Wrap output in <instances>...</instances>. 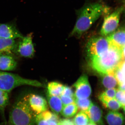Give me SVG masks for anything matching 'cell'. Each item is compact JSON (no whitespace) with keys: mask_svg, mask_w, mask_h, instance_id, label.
I'll return each instance as SVG.
<instances>
[{"mask_svg":"<svg viewBox=\"0 0 125 125\" xmlns=\"http://www.w3.org/2000/svg\"><path fill=\"white\" fill-rule=\"evenodd\" d=\"M21 39L18 45H16L15 50H16L17 53L20 56L32 58L35 52L32 34L30 33Z\"/></svg>","mask_w":125,"mask_h":125,"instance_id":"ba28073f","label":"cell"},{"mask_svg":"<svg viewBox=\"0 0 125 125\" xmlns=\"http://www.w3.org/2000/svg\"><path fill=\"white\" fill-rule=\"evenodd\" d=\"M84 113L89 118L90 121L98 125H103V112L98 105L92 103L89 108Z\"/></svg>","mask_w":125,"mask_h":125,"instance_id":"7c38bea8","label":"cell"},{"mask_svg":"<svg viewBox=\"0 0 125 125\" xmlns=\"http://www.w3.org/2000/svg\"><path fill=\"white\" fill-rule=\"evenodd\" d=\"M59 121L55 120H50L48 121L49 125H58Z\"/></svg>","mask_w":125,"mask_h":125,"instance_id":"4dcf8cb0","label":"cell"},{"mask_svg":"<svg viewBox=\"0 0 125 125\" xmlns=\"http://www.w3.org/2000/svg\"><path fill=\"white\" fill-rule=\"evenodd\" d=\"M111 46L122 49L125 46V29L114 31L107 37Z\"/></svg>","mask_w":125,"mask_h":125,"instance_id":"30bf717a","label":"cell"},{"mask_svg":"<svg viewBox=\"0 0 125 125\" xmlns=\"http://www.w3.org/2000/svg\"><path fill=\"white\" fill-rule=\"evenodd\" d=\"M17 66V62L11 56L7 54H0V70L11 71Z\"/></svg>","mask_w":125,"mask_h":125,"instance_id":"5bb4252c","label":"cell"},{"mask_svg":"<svg viewBox=\"0 0 125 125\" xmlns=\"http://www.w3.org/2000/svg\"><path fill=\"white\" fill-rule=\"evenodd\" d=\"M60 97L62 102L63 107L75 102V97H72L63 95H61Z\"/></svg>","mask_w":125,"mask_h":125,"instance_id":"4316f807","label":"cell"},{"mask_svg":"<svg viewBox=\"0 0 125 125\" xmlns=\"http://www.w3.org/2000/svg\"><path fill=\"white\" fill-rule=\"evenodd\" d=\"M123 11L125 12V0H124V6H123Z\"/></svg>","mask_w":125,"mask_h":125,"instance_id":"d590c367","label":"cell"},{"mask_svg":"<svg viewBox=\"0 0 125 125\" xmlns=\"http://www.w3.org/2000/svg\"><path fill=\"white\" fill-rule=\"evenodd\" d=\"M22 85L43 87L42 84L38 81L22 78L17 74L0 71V89L9 93Z\"/></svg>","mask_w":125,"mask_h":125,"instance_id":"277c9868","label":"cell"},{"mask_svg":"<svg viewBox=\"0 0 125 125\" xmlns=\"http://www.w3.org/2000/svg\"><path fill=\"white\" fill-rule=\"evenodd\" d=\"M9 93L0 89V110L4 111L9 103Z\"/></svg>","mask_w":125,"mask_h":125,"instance_id":"603a6c76","label":"cell"},{"mask_svg":"<svg viewBox=\"0 0 125 125\" xmlns=\"http://www.w3.org/2000/svg\"><path fill=\"white\" fill-rule=\"evenodd\" d=\"M75 89V97L78 99L89 98L92 93V89L88 77L83 75L78 79L74 84Z\"/></svg>","mask_w":125,"mask_h":125,"instance_id":"9c48e42d","label":"cell"},{"mask_svg":"<svg viewBox=\"0 0 125 125\" xmlns=\"http://www.w3.org/2000/svg\"><path fill=\"white\" fill-rule=\"evenodd\" d=\"M123 108V110H124V113H125V107Z\"/></svg>","mask_w":125,"mask_h":125,"instance_id":"8d00e7d4","label":"cell"},{"mask_svg":"<svg viewBox=\"0 0 125 125\" xmlns=\"http://www.w3.org/2000/svg\"><path fill=\"white\" fill-rule=\"evenodd\" d=\"M78 110L76 104L74 103L63 106L61 113L65 117L70 118L76 114Z\"/></svg>","mask_w":125,"mask_h":125,"instance_id":"ffe728a7","label":"cell"},{"mask_svg":"<svg viewBox=\"0 0 125 125\" xmlns=\"http://www.w3.org/2000/svg\"><path fill=\"white\" fill-rule=\"evenodd\" d=\"M23 98L36 115L47 110L48 106L47 101L42 96L34 94H30Z\"/></svg>","mask_w":125,"mask_h":125,"instance_id":"52a82bcc","label":"cell"},{"mask_svg":"<svg viewBox=\"0 0 125 125\" xmlns=\"http://www.w3.org/2000/svg\"><path fill=\"white\" fill-rule=\"evenodd\" d=\"M36 122L37 125H49L48 121L43 118L40 114L37 116Z\"/></svg>","mask_w":125,"mask_h":125,"instance_id":"f1b7e54d","label":"cell"},{"mask_svg":"<svg viewBox=\"0 0 125 125\" xmlns=\"http://www.w3.org/2000/svg\"><path fill=\"white\" fill-rule=\"evenodd\" d=\"M75 103L80 112H84L88 109L92 103L89 98L78 99L75 98Z\"/></svg>","mask_w":125,"mask_h":125,"instance_id":"44dd1931","label":"cell"},{"mask_svg":"<svg viewBox=\"0 0 125 125\" xmlns=\"http://www.w3.org/2000/svg\"><path fill=\"white\" fill-rule=\"evenodd\" d=\"M16 46L15 39L0 38V54H11Z\"/></svg>","mask_w":125,"mask_h":125,"instance_id":"9a60e30c","label":"cell"},{"mask_svg":"<svg viewBox=\"0 0 125 125\" xmlns=\"http://www.w3.org/2000/svg\"><path fill=\"white\" fill-rule=\"evenodd\" d=\"M58 125H75L72 120L67 118L61 119L59 120Z\"/></svg>","mask_w":125,"mask_h":125,"instance_id":"f546056e","label":"cell"},{"mask_svg":"<svg viewBox=\"0 0 125 125\" xmlns=\"http://www.w3.org/2000/svg\"><path fill=\"white\" fill-rule=\"evenodd\" d=\"M105 118L109 125H124L125 123L124 115L117 111H109L106 114Z\"/></svg>","mask_w":125,"mask_h":125,"instance_id":"4fadbf2b","label":"cell"},{"mask_svg":"<svg viewBox=\"0 0 125 125\" xmlns=\"http://www.w3.org/2000/svg\"><path fill=\"white\" fill-rule=\"evenodd\" d=\"M123 11V6H121L105 17L100 31L102 36H108L115 31L118 27Z\"/></svg>","mask_w":125,"mask_h":125,"instance_id":"8992f818","label":"cell"},{"mask_svg":"<svg viewBox=\"0 0 125 125\" xmlns=\"http://www.w3.org/2000/svg\"><path fill=\"white\" fill-rule=\"evenodd\" d=\"M64 86L60 83L52 82L48 83L47 93L52 96L60 97L62 94Z\"/></svg>","mask_w":125,"mask_h":125,"instance_id":"e0dca14e","label":"cell"},{"mask_svg":"<svg viewBox=\"0 0 125 125\" xmlns=\"http://www.w3.org/2000/svg\"><path fill=\"white\" fill-rule=\"evenodd\" d=\"M102 75H103L102 82L103 85L106 88L108 89L114 88L118 84L114 73L105 74Z\"/></svg>","mask_w":125,"mask_h":125,"instance_id":"ac0fdd59","label":"cell"},{"mask_svg":"<svg viewBox=\"0 0 125 125\" xmlns=\"http://www.w3.org/2000/svg\"><path fill=\"white\" fill-rule=\"evenodd\" d=\"M37 116L23 98L16 103L9 114V125H34Z\"/></svg>","mask_w":125,"mask_h":125,"instance_id":"3957f363","label":"cell"},{"mask_svg":"<svg viewBox=\"0 0 125 125\" xmlns=\"http://www.w3.org/2000/svg\"><path fill=\"white\" fill-rule=\"evenodd\" d=\"M116 90L115 88L108 89L101 94L99 98H115Z\"/></svg>","mask_w":125,"mask_h":125,"instance_id":"d4e9b609","label":"cell"},{"mask_svg":"<svg viewBox=\"0 0 125 125\" xmlns=\"http://www.w3.org/2000/svg\"><path fill=\"white\" fill-rule=\"evenodd\" d=\"M48 103L54 113L58 115L61 113L63 107L62 102L60 97L52 96L47 93Z\"/></svg>","mask_w":125,"mask_h":125,"instance_id":"2e32d148","label":"cell"},{"mask_svg":"<svg viewBox=\"0 0 125 125\" xmlns=\"http://www.w3.org/2000/svg\"><path fill=\"white\" fill-rule=\"evenodd\" d=\"M121 64L117 67L114 72V75L117 81L118 85L125 81V76L123 74L121 69Z\"/></svg>","mask_w":125,"mask_h":125,"instance_id":"cb8c5ba5","label":"cell"},{"mask_svg":"<svg viewBox=\"0 0 125 125\" xmlns=\"http://www.w3.org/2000/svg\"><path fill=\"white\" fill-rule=\"evenodd\" d=\"M118 86H119V89L125 92V81Z\"/></svg>","mask_w":125,"mask_h":125,"instance_id":"1f68e13d","label":"cell"},{"mask_svg":"<svg viewBox=\"0 0 125 125\" xmlns=\"http://www.w3.org/2000/svg\"><path fill=\"white\" fill-rule=\"evenodd\" d=\"M23 37L22 35L14 25L9 24H0V38L15 39Z\"/></svg>","mask_w":125,"mask_h":125,"instance_id":"8fae6325","label":"cell"},{"mask_svg":"<svg viewBox=\"0 0 125 125\" xmlns=\"http://www.w3.org/2000/svg\"></svg>","mask_w":125,"mask_h":125,"instance_id":"74e56055","label":"cell"},{"mask_svg":"<svg viewBox=\"0 0 125 125\" xmlns=\"http://www.w3.org/2000/svg\"><path fill=\"white\" fill-rule=\"evenodd\" d=\"M122 61L123 62L125 61V46L122 49Z\"/></svg>","mask_w":125,"mask_h":125,"instance_id":"836d02e7","label":"cell"},{"mask_svg":"<svg viewBox=\"0 0 125 125\" xmlns=\"http://www.w3.org/2000/svg\"><path fill=\"white\" fill-rule=\"evenodd\" d=\"M99 99L104 107L110 109L111 111H117L122 108L121 104L115 98Z\"/></svg>","mask_w":125,"mask_h":125,"instance_id":"d6986e66","label":"cell"},{"mask_svg":"<svg viewBox=\"0 0 125 125\" xmlns=\"http://www.w3.org/2000/svg\"><path fill=\"white\" fill-rule=\"evenodd\" d=\"M87 125H97V124L96 123H94V122H92L90 121L89 123H88Z\"/></svg>","mask_w":125,"mask_h":125,"instance_id":"e575fe53","label":"cell"},{"mask_svg":"<svg viewBox=\"0 0 125 125\" xmlns=\"http://www.w3.org/2000/svg\"><path fill=\"white\" fill-rule=\"evenodd\" d=\"M115 98L120 103L122 108L125 106V92L120 89L116 90Z\"/></svg>","mask_w":125,"mask_h":125,"instance_id":"484cf974","label":"cell"},{"mask_svg":"<svg viewBox=\"0 0 125 125\" xmlns=\"http://www.w3.org/2000/svg\"><path fill=\"white\" fill-rule=\"evenodd\" d=\"M110 46L107 38L103 36L94 37L90 38L86 46V53L89 61L105 54Z\"/></svg>","mask_w":125,"mask_h":125,"instance_id":"5b68a950","label":"cell"},{"mask_svg":"<svg viewBox=\"0 0 125 125\" xmlns=\"http://www.w3.org/2000/svg\"><path fill=\"white\" fill-rule=\"evenodd\" d=\"M61 95L69 96L72 97H75L73 92L70 87L68 86H64L63 92Z\"/></svg>","mask_w":125,"mask_h":125,"instance_id":"83f0119b","label":"cell"},{"mask_svg":"<svg viewBox=\"0 0 125 125\" xmlns=\"http://www.w3.org/2000/svg\"><path fill=\"white\" fill-rule=\"evenodd\" d=\"M90 66L101 75L114 73V70L123 63L122 49L110 45L105 54L89 61Z\"/></svg>","mask_w":125,"mask_h":125,"instance_id":"7a4b0ae2","label":"cell"},{"mask_svg":"<svg viewBox=\"0 0 125 125\" xmlns=\"http://www.w3.org/2000/svg\"><path fill=\"white\" fill-rule=\"evenodd\" d=\"M75 125H87L90 120L85 113L80 112L76 114L73 120Z\"/></svg>","mask_w":125,"mask_h":125,"instance_id":"7402d4cb","label":"cell"},{"mask_svg":"<svg viewBox=\"0 0 125 125\" xmlns=\"http://www.w3.org/2000/svg\"><path fill=\"white\" fill-rule=\"evenodd\" d=\"M121 67L122 73L125 76V61L121 64Z\"/></svg>","mask_w":125,"mask_h":125,"instance_id":"d6a6232c","label":"cell"},{"mask_svg":"<svg viewBox=\"0 0 125 125\" xmlns=\"http://www.w3.org/2000/svg\"><path fill=\"white\" fill-rule=\"evenodd\" d=\"M105 11L102 4L91 3L84 6L79 11L76 23L71 34L80 36L90 28Z\"/></svg>","mask_w":125,"mask_h":125,"instance_id":"6da1fadb","label":"cell"}]
</instances>
